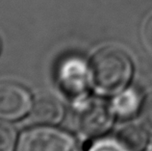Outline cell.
<instances>
[{"label": "cell", "mask_w": 152, "mask_h": 151, "mask_svg": "<svg viewBox=\"0 0 152 151\" xmlns=\"http://www.w3.org/2000/svg\"><path fill=\"white\" fill-rule=\"evenodd\" d=\"M89 66L91 87L104 95H115L125 90L133 70L128 54L115 45L98 49L91 57Z\"/></svg>", "instance_id": "1"}, {"label": "cell", "mask_w": 152, "mask_h": 151, "mask_svg": "<svg viewBox=\"0 0 152 151\" xmlns=\"http://www.w3.org/2000/svg\"><path fill=\"white\" fill-rule=\"evenodd\" d=\"M17 151H80V146L77 140L66 131L41 125L21 134Z\"/></svg>", "instance_id": "2"}, {"label": "cell", "mask_w": 152, "mask_h": 151, "mask_svg": "<svg viewBox=\"0 0 152 151\" xmlns=\"http://www.w3.org/2000/svg\"><path fill=\"white\" fill-rule=\"evenodd\" d=\"M58 87L71 98L75 107L87 100L88 89L91 87L89 63L78 56H69L61 61L56 71Z\"/></svg>", "instance_id": "3"}, {"label": "cell", "mask_w": 152, "mask_h": 151, "mask_svg": "<svg viewBox=\"0 0 152 151\" xmlns=\"http://www.w3.org/2000/svg\"><path fill=\"white\" fill-rule=\"evenodd\" d=\"M78 109L77 126L83 136L96 138L110 130L114 123L115 113L111 105L97 99L84 101Z\"/></svg>", "instance_id": "4"}, {"label": "cell", "mask_w": 152, "mask_h": 151, "mask_svg": "<svg viewBox=\"0 0 152 151\" xmlns=\"http://www.w3.org/2000/svg\"><path fill=\"white\" fill-rule=\"evenodd\" d=\"M33 102L26 87L15 81H0V120H21L31 113Z\"/></svg>", "instance_id": "5"}, {"label": "cell", "mask_w": 152, "mask_h": 151, "mask_svg": "<svg viewBox=\"0 0 152 151\" xmlns=\"http://www.w3.org/2000/svg\"><path fill=\"white\" fill-rule=\"evenodd\" d=\"M30 114L39 124L54 126L63 120L65 109L57 97L43 93L34 99Z\"/></svg>", "instance_id": "6"}, {"label": "cell", "mask_w": 152, "mask_h": 151, "mask_svg": "<svg viewBox=\"0 0 152 151\" xmlns=\"http://www.w3.org/2000/svg\"><path fill=\"white\" fill-rule=\"evenodd\" d=\"M115 139L126 151H142L148 142L147 130L136 124H129L121 128Z\"/></svg>", "instance_id": "7"}, {"label": "cell", "mask_w": 152, "mask_h": 151, "mask_svg": "<svg viewBox=\"0 0 152 151\" xmlns=\"http://www.w3.org/2000/svg\"><path fill=\"white\" fill-rule=\"evenodd\" d=\"M141 106V97L134 89L123 90L115 94L112 102V109L115 115L121 117H130L139 110Z\"/></svg>", "instance_id": "8"}, {"label": "cell", "mask_w": 152, "mask_h": 151, "mask_svg": "<svg viewBox=\"0 0 152 151\" xmlns=\"http://www.w3.org/2000/svg\"><path fill=\"white\" fill-rule=\"evenodd\" d=\"M18 134L11 122L0 120V151H17Z\"/></svg>", "instance_id": "9"}, {"label": "cell", "mask_w": 152, "mask_h": 151, "mask_svg": "<svg viewBox=\"0 0 152 151\" xmlns=\"http://www.w3.org/2000/svg\"><path fill=\"white\" fill-rule=\"evenodd\" d=\"M88 151H126L121 145V144L115 140L103 139L98 140L90 146Z\"/></svg>", "instance_id": "10"}, {"label": "cell", "mask_w": 152, "mask_h": 151, "mask_svg": "<svg viewBox=\"0 0 152 151\" xmlns=\"http://www.w3.org/2000/svg\"><path fill=\"white\" fill-rule=\"evenodd\" d=\"M142 121L147 132L152 134V91L145 97L142 106Z\"/></svg>", "instance_id": "11"}, {"label": "cell", "mask_w": 152, "mask_h": 151, "mask_svg": "<svg viewBox=\"0 0 152 151\" xmlns=\"http://www.w3.org/2000/svg\"><path fill=\"white\" fill-rule=\"evenodd\" d=\"M142 38L145 46L152 52V15L148 18L143 25Z\"/></svg>", "instance_id": "12"}, {"label": "cell", "mask_w": 152, "mask_h": 151, "mask_svg": "<svg viewBox=\"0 0 152 151\" xmlns=\"http://www.w3.org/2000/svg\"><path fill=\"white\" fill-rule=\"evenodd\" d=\"M1 46L2 44H1V39H0V52H1Z\"/></svg>", "instance_id": "13"}]
</instances>
